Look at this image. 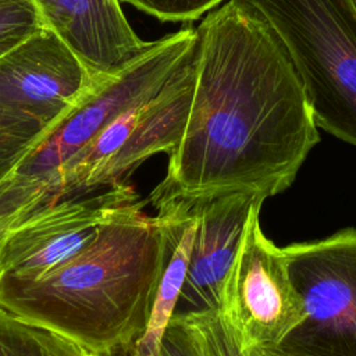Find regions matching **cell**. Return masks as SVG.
I'll return each instance as SVG.
<instances>
[{
    "instance_id": "7a4b0ae2",
    "label": "cell",
    "mask_w": 356,
    "mask_h": 356,
    "mask_svg": "<svg viewBox=\"0 0 356 356\" xmlns=\"http://www.w3.org/2000/svg\"><path fill=\"white\" fill-rule=\"evenodd\" d=\"M139 197L121 204L95 238L33 281H1L0 306L90 352H127L143 334L161 270L157 218Z\"/></svg>"
},
{
    "instance_id": "ac0fdd59",
    "label": "cell",
    "mask_w": 356,
    "mask_h": 356,
    "mask_svg": "<svg viewBox=\"0 0 356 356\" xmlns=\"http://www.w3.org/2000/svg\"><path fill=\"white\" fill-rule=\"evenodd\" d=\"M163 22H192L228 0H120Z\"/></svg>"
},
{
    "instance_id": "d6986e66",
    "label": "cell",
    "mask_w": 356,
    "mask_h": 356,
    "mask_svg": "<svg viewBox=\"0 0 356 356\" xmlns=\"http://www.w3.org/2000/svg\"><path fill=\"white\" fill-rule=\"evenodd\" d=\"M157 356H199L189 332L174 317L164 331Z\"/></svg>"
},
{
    "instance_id": "5bb4252c",
    "label": "cell",
    "mask_w": 356,
    "mask_h": 356,
    "mask_svg": "<svg viewBox=\"0 0 356 356\" xmlns=\"http://www.w3.org/2000/svg\"><path fill=\"white\" fill-rule=\"evenodd\" d=\"M50 202H54L51 172L31 175L14 170L0 179V248L10 229Z\"/></svg>"
},
{
    "instance_id": "30bf717a",
    "label": "cell",
    "mask_w": 356,
    "mask_h": 356,
    "mask_svg": "<svg viewBox=\"0 0 356 356\" xmlns=\"http://www.w3.org/2000/svg\"><path fill=\"white\" fill-rule=\"evenodd\" d=\"M257 203H264V199L249 193H229L193 202L196 231L174 316L220 310L225 277Z\"/></svg>"
},
{
    "instance_id": "e0dca14e",
    "label": "cell",
    "mask_w": 356,
    "mask_h": 356,
    "mask_svg": "<svg viewBox=\"0 0 356 356\" xmlns=\"http://www.w3.org/2000/svg\"><path fill=\"white\" fill-rule=\"evenodd\" d=\"M43 26L33 0H0V56Z\"/></svg>"
},
{
    "instance_id": "6da1fadb",
    "label": "cell",
    "mask_w": 356,
    "mask_h": 356,
    "mask_svg": "<svg viewBox=\"0 0 356 356\" xmlns=\"http://www.w3.org/2000/svg\"><path fill=\"white\" fill-rule=\"evenodd\" d=\"M193 93L156 209L229 193L278 195L320 142L310 103L282 43L248 3L228 0L195 28Z\"/></svg>"
},
{
    "instance_id": "4fadbf2b",
    "label": "cell",
    "mask_w": 356,
    "mask_h": 356,
    "mask_svg": "<svg viewBox=\"0 0 356 356\" xmlns=\"http://www.w3.org/2000/svg\"><path fill=\"white\" fill-rule=\"evenodd\" d=\"M0 356H104L0 306Z\"/></svg>"
},
{
    "instance_id": "52a82bcc",
    "label": "cell",
    "mask_w": 356,
    "mask_h": 356,
    "mask_svg": "<svg viewBox=\"0 0 356 356\" xmlns=\"http://www.w3.org/2000/svg\"><path fill=\"white\" fill-rule=\"evenodd\" d=\"M261 204L250 213L221 293L220 312L243 352L280 346L305 317L284 249L260 227Z\"/></svg>"
},
{
    "instance_id": "9c48e42d",
    "label": "cell",
    "mask_w": 356,
    "mask_h": 356,
    "mask_svg": "<svg viewBox=\"0 0 356 356\" xmlns=\"http://www.w3.org/2000/svg\"><path fill=\"white\" fill-rule=\"evenodd\" d=\"M103 79L44 26L0 56V103L33 118L44 129L42 140Z\"/></svg>"
},
{
    "instance_id": "8992f818",
    "label": "cell",
    "mask_w": 356,
    "mask_h": 356,
    "mask_svg": "<svg viewBox=\"0 0 356 356\" xmlns=\"http://www.w3.org/2000/svg\"><path fill=\"white\" fill-rule=\"evenodd\" d=\"M195 28L186 26L153 40L104 78L95 90L42 140L15 172L44 175L57 170L127 110L154 97L192 56Z\"/></svg>"
},
{
    "instance_id": "2e32d148",
    "label": "cell",
    "mask_w": 356,
    "mask_h": 356,
    "mask_svg": "<svg viewBox=\"0 0 356 356\" xmlns=\"http://www.w3.org/2000/svg\"><path fill=\"white\" fill-rule=\"evenodd\" d=\"M43 136L44 129L33 118L0 103V179L14 171Z\"/></svg>"
},
{
    "instance_id": "ffe728a7",
    "label": "cell",
    "mask_w": 356,
    "mask_h": 356,
    "mask_svg": "<svg viewBox=\"0 0 356 356\" xmlns=\"http://www.w3.org/2000/svg\"><path fill=\"white\" fill-rule=\"evenodd\" d=\"M248 352H252L253 356H291L277 349H257V350H248Z\"/></svg>"
},
{
    "instance_id": "8fae6325",
    "label": "cell",
    "mask_w": 356,
    "mask_h": 356,
    "mask_svg": "<svg viewBox=\"0 0 356 356\" xmlns=\"http://www.w3.org/2000/svg\"><path fill=\"white\" fill-rule=\"evenodd\" d=\"M53 31L97 79L107 78L150 42L129 25L120 0H33Z\"/></svg>"
},
{
    "instance_id": "44dd1931",
    "label": "cell",
    "mask_w": 356,
    "mask_h": 356,
    "mask_svg": "<svg viewBox=\"0 0 356 356\" xmlns=\"http://www.w3.org/2000/svg\"><path fill=\"white\" fill-rule=\"evenodd\" d=\"M352 1V4H353V7H355V10H356V0H350Z\"/></svg>"
},
{
    "instance_id": "3957f363",
    "label": "cell",
    "mask_w": 356,
    "mask_h": 356,
    "mask_svg": "<svg viewBox=\"0 0 356 356\" xmlns=\"http://www.w3.org/2000/svg\"><path fill=\"white\" fill-rule=\"evenodd\" d=\"M270 25L317 128L356 147V10L350 0H242Z\"/></svg>"
},
{
    "instance_id": "7c38bea8",
    "label": "cell",
    "mask_w": 356,
    "mask_h": 356,
    "mask_svg": "<svg viewBox=\"0 0 356 356\" xmlns=\"http://www.w3.org/2000/svg\"><path fill=\"white\" fill-rule=\"evenodd\" d=\"M161 235V270L147 325L140 338L124 352L128 356H157L160 342L177 307L188 271L196 231L193 203L172 200L156 207Z\"/></svg>"
},
{
    "instance_id": "9a60e30c",
    "label": "cell",
    "mask_w": 356,
    "mask_h": 356,
    "mask_svg": "<svg viewBox=\"0 0 356 356\" xmlns=\"http://www.w3.org/2000/svg\"><path fill=\"white\" fill-rule=\"evenodd\" d=\"M189 332L199 356H253L243 352L220 310L172 316Z\"/></svg>"
},
{
    "instance_id": "5b68a950",
    "label": "cell",
    "mask_w": 356,
    "mask_h": 356,
    "mask_svg": "<svg viewBox=\"0 0 356 356\" xmlns=\"http://www.w3.org/2000/svg\"><path fill=\"white\" fill-rule=\"evenodd\" d=\"M282 249L305 317L274 349L291 356H356V228Z\"/></svg>"
},
{
    "instance_id": "ba28073f",
    "label": "cell",
    "mask_w": 356,
    "mask_h": 356,
    "mask_svg": "<svg viewBox=\"0 0 356 356\" xmlns=\"http://www.w3.org/2000/svg\"><path fill=\"white\" fill-rule=\"evenodd\" d=\"M136 197L124 182L43 204L7 234L0 248V282L33 281L58 267L85 248L121 204Z\"/></svg>"
},
{
    "instance_id": "7402d4cb",
    "label": "cell",
    "mask_w": 356,
    "mask_h": 356,
    "mask_svg": "<svg viewBox=\"0 0 356 356\" xmlns=\"http://www.w3.org/2000/svg\"><path fill=\"white\" fill-rule=\"evenodd\" d=\"M104 356H115V355H104Z\"/></svg>"
},
{
    "instance_id": "277c9868",
    "label": "cell",
    "mask_w": 356,
    "mask_h": 356,
    "mask_svg": "<svg viewBox=\"0 0 356 356\" xmlns=\"http://www.w3.org/2000/svg\"><path fill=\"white\" fill-rule=\"evenodd\" d=\"M193 76L192 53L154 97L127 110L51 172L54 200L124 184L149 157L171 154L185 129Z\"/></svg>"
}]
</instances>
